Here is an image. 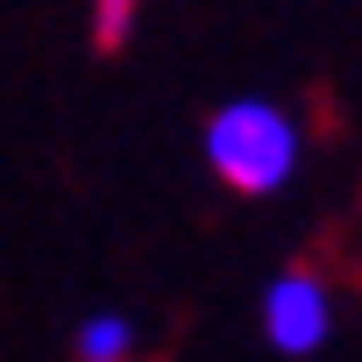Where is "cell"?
Returning a JSON list of instances; mask_svg holds the SVG:
<instances>
[{
  "label": "cell",
  "instance_id": "obj_1",
  "mask_svg": "<svg viewBox=\"0 0 362 362\" xmlns=\"http://www.w3.org/2000/svg\"><path fill=\"white\" fill-rule=\"evenodd\" d=\"M206 163L235 192H277L298 163V128L270 100H235L206 121Z\"/></svg>",
  "mask_w": 362,
  "mask_h": 362
},
{
  "label": "cell",
  "instance_id": "obj_2",
  "mask_svg": "<svg viewBox=\"0 0 362 362\" xmlns=\"http://www.w3.org/2000/svg\"><path fill=\"white\" fill-rule=\"evenodd\" d=\"M334 327V305H327V284L320 277H277L263 291V334L277 355H313Z\"/></svg>",
  "mask_w": 362,
  "mask_h": 362
},
{
  "label": "cell",
  "instance_id": "obj_3",
  "mask_svg": "<svg viewBox=\"0 0 362 362\" xmlns=\"http://www.w3.org/2000/svg\"><path fill=\"white\" fill-rule=\"evenodd\" d=\"M128 355H135V334L121 313H93L78 327V362H128Z\"/></svg>",
  "mask_w": 362,
  "mask_h": 362
},
{
  "label": "cell",
  "instance_id": "obj_4",
  "mask_svg": "<svg viewBox=\"0 0 362 362\" xmlns=\"http://www.w3.org/2000/svg\"><path fill=\"white\" fill-rule=\"evenodd\" d=\"M128 29H135V0H100V8H93V43L100 50H121Z\"/></svg>",
  "mask_w": 362,
  "mask_h": 362
}]
</instances>
